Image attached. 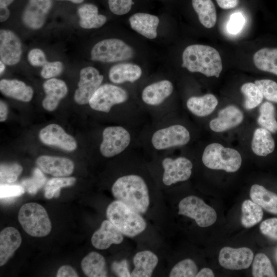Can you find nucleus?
Instances as JSON below:
<instances>
[{
  "label": "nucleus",
  "instance_id": "nucleus-1",
  "mask_svg": "<svg viewBox=\"0 0 277 277\" xmlns=\"http://www.w3.org/2000/svg\"><path fill=\"white\" fill-rule=\"evenodd\" d=\"M111 192L116 200L141 214L148 210L150 203L148 186L138 174H128L118 177L113 184Z\"/></svg>",
  "mask_w": 277,
  "mask_h": 277
},
{
  "label": "nucleus",
  "instance_id": "nucleus-2",
  "mask_svg": "<svg viewBox=\"0 0 277 277\" xmlns=\"http://www.w3.org/2000/svg\"><path fill=\"white\" fill-rule=\"evenodd\" d=\"M182 61V67L207 77H219L223 69L219 52L207 45L194 44L187 47L183 52Z\"/></svg>",
  "mask_w": 277,
  "mask_h": 277
},
{
  "label": "nucleus",
  "instance_id": "nucleus-3",
  "mask_svg": "<svg viewBox=\"0 0 277 277\" xmlns=\"http://www.w3.org/2000/svg\"><path fill=\"white\" fill-rule=\"evenodd\" d=\"M106 213L108 220L127 237H135L147 227V223L141 214L117 200L108 206Z\"/></svg>",
  "mask_w": 277,
  "mask_h": 277
},
{
  "label": "nucleus",
  "instance_id": "nucleus-4",
  "mask_svg": "<svg viewBox=\"0 0 277 277\" xmlns=\"http://www.w3.org/2000/svg\"><path fill=\"white\" fill-rule=\"evenodd\" d=\"M202 160L207 168L235 172L241 167L242 156L233 148L225 147L221 144L213 143L207 145L203 153Z\"/></svg>",
  "mask_w": 277,
  "mask_h": 277
},
{
  "label": "nucleus",
  "instance_id": "nucleus-5",
  "mask_svg": "<svg viewBox=\"0 0 277 277\" xmlns=\"http://www.w3.org/2000/svg\"><path fill=\"white\" fill-rule=\"evenodd\" d=\"M18 221L25 231L34 237H44L51 230V224L46 209L36 203L23 205L18 214Z\"/></svg>",
  "mask_w": 277,
  "mask_h": 277
},
{
  "label": "nucleus",
  "instance_id": "nucleus-6",
  "mask_svg": "<svg viewBox=\"0 0 277 277\" xmlns=\"http://www.w3.org/2000/svg\"><path fill=\"white\" fill-rule=\"evenodd\" d=\"M134 54L133 49L123 41L108 38L97 43L93 47L91 58L93 61L114 63L130 59Z\"/></svg>",
  "mask_w": 277,
  "mask_h": 277
},
{
  "label": "nucleus",
  "instance_id": "nucleus-7",
  "mask_svg": "<svg viewBox=\"0 0 277 277\" xmlns=\"http://www.w3.org/2000/svg\"><path fill=\"white\" fill-rule=\"evenodd\" d=\"M178 214L193 219L201 227H207L216 221L215 210L202 199L195 195L183 198L178 205Z\"/></svg>",
  "mask_w": 277,
  "mask_h": 277
},
{
  "label": "nucleus",
  "instance_id": "nucleus-8",
  "mask_svg": "<svg viewBox=\"0 0 277 277\" xmlns=\"http://www.w3.org/2000/svg\"><path fill=\"white\" fill-rule=\"evenodd\" d=\"M190 140V134L184 126L174 124L160 128L152 134L151 143L157 150L184 146Z\"/></svg>",
  "mask_w": 277,
  "mask_h": 277
},
{
  "label": "nucleus",
  "instance_id": "nucleus-9",
  "mask_svg": "<svg viewBox=\"0 0 277 277\" xmlns=\"http://www.w3.org/2000/svg\"><path fill=\"white\" fill-rule=\"evenodd\" d=\"M128 97L127 92L123 88L106 84L101 85L95 92L89 105L95 111L108 113L113 106L126 102Z\"/></svg>",
  "mask_w": 277,
  "mask_h": 277
},
{
  "label": "nucleus",
  "instance_id": "nucleus-10",
  "mask_svg": "<svg viewBox=\"0 0 277 277\" xmlns=\"http://www.w3.org/2000/svg\"><path fill=\"white\" fill-rule=\"evenodd\" d=\"M100 150L103 156L111 157L123 152L131 142L130 132L120 126H109L103 131Z\"/></svg>",
  "mask_w": 277,
  "mask_h": 277
},
{
  "label": "nucleus",
  "instance_id": "nucleus-11",
  "mask_svg": "<svg viewBox=\"0 0 277 277\" xmlns=\"http://www.w3.org/2000/svg\"><path fill=\"white\" fill-rule=\"evenodd\" d=\"M163 168L162 181L166 186L188 180L191 175L193 165L190 160L184 156L175 159L165 157L162 163Z\"/></svg>",
  "mask_w": 277,
  "mask_h": 277
},
{
  "label": "nucleus",
  "instance_id": "nucleus-12",
  "mask_svg": "<svg viewBox=\"0 0 277 277\" xmlns=\"http://www.w3.org/2000/svg\"><path fill=\"white\" fill-rule=\"evenodd\" d=\"M104 76L93 67L82 69L80 72L78 88L75 90L74 99L79 105L89 103L91 97L101 86Z\"/></svg>",
  "mask_w": 277,
  "mask_h": 277
},
{
  "label": "nucleus",
  "instance_id": "nucleus-13",
  "mask_svg": "<svg viewBox=\"0 0 277 277\" xmlns=\"http://www.w3.org/2000/svg\"><path fill=\"white\" fill-rule=\"evenodd\" d=\"M253 258V253L249 248L243 247L233 248L226 246L221 249L219 262L224 268L240 270L249 268Z\"/></svg>",
  "mask_w": 277,
  "mask_h": 277
},
{
  "label": "nucleus",
  "instance_id": "nucleus-14",
  "mask_svg": "<svg viewBox=\"0 0 277 277\" xmlns=\"http://www.w3.org/2000/svg\"><path fill=\"white\" fill-rule=\"evenodd\" d=\"M52 5V0H29L22 15L24 25L33 30L41 28Z\"/></svg>",
  "mask_w": 277,
  "mask_h": 277
},
{
  "label": "nucleus",
  "instance_id": "nucleus-15",
  "mask_svg": "<svg viewBox=\"0 0 277 277\" xmlns=\"http://www.w3.org/2000/svg\"><path fill=\"white\" fill-rule=\"evenodd\" d=\"M38 136L43 144L55 146L67 151H74L77 147L74 138L56 124H49L42 129Z\"/></svg>",
  "mask_w": 277,
  "mask_h": 277
},
{
  "label": "nucleus",
  "instance_id": "nucleus-16",
  "mask_svg": "<svg viewBox=\"0 0 277 277\" xmlns=\"http://www.w3.org/2000/svg\"><path fill=\"white\" fill-rule=\"evenodd\" d=\"M22 53V43L13 31L1 29L0 31V58L6 65L17 64Z\"/></svg>",
  "mask_w": 277,
  "mask_h": 277
},
{
  "label": "nucleus",
  "instance_id": "nucleus-17",
  "mask_svg": "<svg viewBox=\"0 0 277 277\" xmlns=\"http://www.w3.org/2000/svg\"><path fill=\"white\" fill-rule=\"evenodd\" d=\"M244 120L243 112L235 105H228L218 112L216 117L209 122L210 129L215 132H222L235 128Z\"/></svg>",
  "mask_w": 277,
  "mask_h": 277
},
{
  "label": "nucleus",
  "instance_id": "nucleus-18",
  "mask_svg": "<svg viewBox=\"0 0 277 277\" xmlns=\"http://www.w3.org/2000/svg\"><path fill=\"white\" fill-rule=\"evenodd\" d=\"M39 168L44 172L55 177H66L74 170V165L70 159L61 156L42 155L36 161Z\"/></svg>",
  "mask_w": 277,
  "mask_h": 277
},
{
  "label": "nucleus",
  "instance_id": "nucleus-19",
  "mask_svg": "<svg viewBox=\"0 0 277 277\" xmlns=\"http://www.w3.org/2000/svg\"><path fill=\"white\" fill-rule=\"evenodd\" d=\"M123 240V233L108 220L103 221L91 237L92 245L100 250L106 249L112 244H121Z\"/></svg>",
  "mask_w": 277,
  "mask_h": 277
},
{
  "label": "nucleus",
  "instance_id": "nucleus-20",
  "mask_svg": "<svg viewBox=\"0 0 277 277\" xmlns=\"http://www.w3.org/2000/svg\"><path fill=\"white\" fill-rule=\"evenodd\" d=\"M46 97L43 100V108L52 111L57 108L60 101L64 98L68 93V88L62 80L51 78L46 81L43 85Z\"/></svg>",
  "mask_w": 277,
  "mask_h": 277
},
{
  "label": "nucleus",
  "instance_id": "nucleus-21",
  "mask_svg": "<svg viewBox=\"0 0 277 277\" xmlns=\"http://www.w3.org/2000/svg\"><path fill=\"white\" fill-rule=\"evenodd\" d=\"M172 83L164 80L147 86L142 91V99L144 103L150 106H158L163 103L172 93Z\"/></svg>",
  "mask_w": 277,
  "mask_h": 277
},
{
  "label": "nucleus",
  "instance_id": "nucleus-22",
  "mask_svg": "<svg viewBox=\"0 0 277 277\" xmlns=\"http://www.w3.org/2000/svg\"><path fill=\"white\" fill-rule=\"evenodd\" d=\"M22 237L18 231L8 227L0 233V266L5 265L19 247Z\"/></svg>",
  "mask_w": 277,
  "mask_h": 277
},
{
  "label": "nucleus",
  "instance_id": "nucleus-23",
  "mask_svg": "<svg viewBox=\"0 0 277 277\" xmlns=\"http://www.w3.org/2000/svg\"><path fill=\"white\" fill-rule=\"evenodd\" d=\"M131 28L149 39L157 36V28L160 20L157 16L145 13H136L129 18Z\"/></svg>",
  "mask_w": 277,
  "mask_h": 277
},
{
  "label": "nucleus",
  "instance_id": "nucleus-24",
  "mask_svg": "<svg viewBox=\"0 0 277 277\" xmlns=\"http://www.w3.org/2000/svg\"><path fill=\"white\" fill-rule=\"evenodd\" d=\"M134 269L131 277H150L159 263L157 256L151 251L145 250L137 252L133 259Z\"/></svg>",
  "mask_w": 277,
  "mask_h": 277
},
{
  "label": "nucleus",
  "instance_id": "nucleus-25",
  "mask_svg": "<svg viewBox=\"0 0 277 277\" xmlns=\"http://www.w3.org/2000/svg\"><path fill=\"white\" fill-rule=\"evenodd\" d=\"M141 67L134 64L124 63L113 65L110 69L108 77L114 84H120L125 82L134 83L142 76Z\"/></svg>",
  "mask_w": 277,
  "mask_h": 277
},
{
  "label": "nucleus",
  "instance_id": "nucleus-26",
  "mask_svg": "<svg viewBox=\"0 0 277 277\" xmlns=\"http://www.w3.org/2000/svg\"><path fill=\"white\" fill-rule=\"evenodd\" d=\"M0 91L7 97L24 102L30 101L33 95V90L30 86L17 80H1Z\"/></svg>",
  "mask_w": 277,
  "mask_h": 277
},
{
  "label": "nucleus",
  "instance_id": "nucleus-27",
  "mask_svg": "<svg viewBox=\"0 0 277 277\" xmlns=\"http://www.w3.org/2000/svg\"><path fill=\"white\" fill-rule=\"evenodd\" d=\"M251 200L267 212L277 215V194L264 186L253 184L250 189Z\"/></svg>",
  "mask_w": 277,
  "mask_h": 277
},
{
  "label": "nucleus",
  "instance_id": "nucleus-28",
  "mask_svg": "<svg viewBox=\"0 0 277 277\" xmlns=\"http://www.w3.org/2000/svg\"><path fill=\"white\" fill-rule=\"evenodd\" d=\"M218 104L216 97L212 94L200 96H191L186 103L188 110L198 117H205L210 114Z\"/></svg>",
  "mask_w": 277,
  "mask_h": 277
},
{
  "label": "nucleus",
  "instance_id": "nucleus-29",
  "mask_svg": "<svg viewBox=\"0 0 277 277\" xmlns=\"http://www.w3.org/2000/svg\"><path fill=\"white\" fill-rule=\"evenodd\" d=\"M77 13L80 17V25L84 29L100 28L107 21L106 16L99 14L98 8L93 4L82 5L78 8Z\"/></svg>",
  "mask_w": 277,
  "mask_h": 277
},
{
  "label": "nucleus",
  "instance_id": "nucleus-30",
  "mask_svg": "<svg viewBox=\"0 0 277 277\" xmlns=\"http://www.w3.org/2000/svg\"><path fill=\"white\" fill-rule=\"evenodd\" d=\"M275 148V142L269 131L261 127L256 128L253 134L251 149L256 155L266 156Z\"/></svg>",
  "mask_w": 277,
  "mask_h": 277
},
{
  "label": "nucleus",
  "instance_id": "nucleus-31",
  "mask_svg": "<svg viewBox=\"0 0 277 277\" xmlns=\"http://www.w3.org/2000/svg\"><path fill=\"white\" fill-rule=\"evenodd\" d=\"M81 268L85 274L89 277L108 276L105 259L95 251L90 252L82 260Z\"/></svg>",
  "mask_w": 277,
  "mask_h": 277
},
{
  "label": "nucleus",
  "instance_id": "nucleus-32",
  "mask_svg": "<svg viewBox=\"0 0 277 277\" xmlns=\"http://www.w3.org/2000/svg\"><path fill=\"white\" fill-rule=\"evenodd\" d=\"M253 61L259 70L277 75V48L260 49L254 54Z\"/></svg>",
  "mask_w": 277,
  "mask_h": 277
},
{
  "label": "nucleus",
  "instance_id": "nucleus-33",
  "mask_svg": "<svg viewBox=\"0 0 277 277\" xmlns=\"http://www.w3.org/2000/svg\"><path fill=\"white\" fill-rule=\"evenodd\" d=\"M192 5L202 25L207 28L214 26L216 22V12L211 0H192Z\"/></svg>",
  "mask_w": 277,
  "mask_h": 277
},
{
  "label": "nucleus",
  "instance_id": "nucleus-34",
  "mask_svg": "<svg viewBox=\"0 0 277 277\" xmlns=\"http://www.w3.org/2000/svg\"><path fill=\"white\" fill-rule=\"evenodd\" d=\"M241 210V222L245 228H249L255 226L263 219V209L252 200H245L242 203Z\"/></svg>",
  "mask_w": 277,
  "mask_h": 277
},
{
  "label": "nucleus",
  "instance_id": "nucleus-35",
  "mask_svg": "<svg viewBox=\"0 0 277 277\" xmlns=\"http://www.w3.org/2000/svg\"><path fill=\"white\" fill-rule=\"evenodd\" d=\"M258 123L270 132H277V121L275 119V109L273 105L269 102L263 103L259 108Z\"/></svg>",
  "mask_w": 277,
  "mask_h": 277
},
{
  "label": "nucleus",
  "instance_id": "nucleus-36",
  "mask_svg": "<svg viewBox=\"0 0 277 277\" xmlns=\"http://www.w3.org/2000/svg\"><path fill=\"white\" fill-rule=\"evenodd\" d=\"M252 263V274L253 276H276L270 259L264 253H258L253 258Z\"/></svg>",
  "mask_w": 277,
  "mask_h": 277
},
{
  "label": "nucleus",
  "instance_id": "nucleus-37",
  "mask_svg": "<svg viewBox=\"0 0 277 277\" xmlns=\"http://www.w3.org/2000/svg\"><path fill=\"white\" fill-rule=\"evenodd\" d=\"M241 91L245 96L244 107L247 110H251L259 106L262 102V93L255 84L251 82L244 84Z\"/></svg>",
  "mask_w": 277,
  "mask_h": 277
},
{
  "label": "nucleus",
  "instance_id": "nucleus-38",
  "mask_svg": "<svg viewBox=\"0 0 277 277\" xmlns=\"http://www.w3.org/2000/svg\"><path fill=\"white\" fill-rule=\"evenodd\" d=\"M76 182L74 177H55L50 179L45 187V196L48 199L57 197L63 187L71 186Z\"/></svg>",
  "mask_w": 277,
  "mask_h": 277
},
{
  "label": "nucleus",
  "instance_id": "nucleus-39",
  "mask_svg": "<svg viewBox=\"0 0 277 277\" xmlns=\"http://www.w3.org/2000/svg\"><path fill=\"white\" fill-rule=\"evenodd\" d=\"M196 263L190 259H184L177 263L171 269L170 277H196L198 272Z\"/></svg>",
  "mask_w": 277,
  "mask_h": 277
},
{
  "label": "nucleus",
  "instance_id": "nucleus-40",
  "mask_svg": "<svg viewBox=\"0 0 277 277\" xmlns=\"http://www.w3.org/2000/svg\"><path fill=\"white\" fill-rule=\"evenodd\" d=\"M22 171L23 167L17 163L1 164L0 167L1 184L15 182Z\"/></svg>",
  "mask_w": 277,
  "mask_h": 277
},
{
  "label": "nucleus",
  "instance_id": "nucleus-41",
  "mask_svg": "<svg viewBox=\"0 0 277 277\" xmlns=\"http://www.w3.org/2000/svg\"><path fill=\"white\" fill-rule=\"evenodd\" d=\"M46 181V178L42 170L35 168L32 177L22 180V186L29 193L34 194L43 186Z\"/></svg>",
  "mask_w": 277,
  "mask_h": 277
},
{
  "label": "nucleus",
  "instance_id": "nucleus-42",
  "mask_svg": "<svg viewBox=\"0 0 277 277\" xmlns=\"http://www.w3.org/2000/svg\"><path fill=\"white\" fill-rule=\"evenodd\" d=\"M254 83L260 89L263 97L277 103V83L271 80H256Z\"/></svg>",
  "mask_w": 277,
  "mask_h": 277
},
{
  "label": "nucleus",
  "instance_id": "nucleus-43",
  "mask_svg": "<svg viewBox=\"0 0 277 277\" xmlns=\"http://www.w3.org/2000/svg\"><path fill=\"white\" fill-rule=\"evenodd\" d=\"M110 11L116 15H124L130 11L134 4L132 0H108Z\"/></svg>",
  "mask_w": 277,
  "mask_h": 277
},
{
  "label": "nucleus",
  "instance_id": "nucleus-44",
  "mask_svg": "<svg viewBox=\"0 0 277 277\" xmlns=\"http://www.w3.org/2000/svg\"><path fill=\"white\" fill-rule=\"evenodd\" d=\"M25 193L24 188L18 185L1 184L0 197L1 200L10 199L21 196Z\"/></svg>",
  "mask_w": 277,
  "mask_h": 277
},
{
  "label": "nucleus",
  "instance_id": "nucleus-45",
  "mask_svg": "<svg viewBox=\"0 0 277 277\" xmlns=\"http://www.w3.org/2000/svg\"><path fill=\"white\" fill-rule=\"evenodd\" d=\"M63 69L64 66L61 62H48L43 66L41 75L44 78H51L61 74Z\"/></svg>",
  "mask_w": 277,
  "mask_h": 277
},
{
  "label": "nucleus",
  "instance_id": "nucleus-46",
  "mask_svg": "<svg viewBox=\"0 0 277 277\" xmlns=\"http://www.w3.org/2000/svg\"><path fill=\"white\" fill-rule=\"evenodd\" d=\"M260 230L264 235L277 241V218H270L263 221L260 225Z\"/></svg>",
  "mask_w": 277,
  "mask_h": 277
},
{
  "label": "nucleus",
  "instance_id": "nucleus-47",
  "mask_svg": "<svg viewBox=\"0 0 277 277\" xmlns=\"http://www.w3.org/2000/svg\"><path fill=\"white\" fill-rule=\"evenodd\" d=\"M245 22V18L242 13L238 12L232 14L227 24L228 31L231 34L238 33L242 29Z\"/></svg>",
  "mask_w": 277,
  "mask_h": 277
},
{
  "label": "nucleus",
  "instance_id": "nucleus-48",
  "mask_svg": "<svg viewBox=\"0 0 277 277\" xmlns=\"http://www.w3.org/2000/svg\"><path fill=\"white\" fill-rule=\"evenodd\" d=\"M27 58L29 63L35 67H43L48 62L44 51L38 48L31 50Z\"/></svg>",
  "mask_w": 277,
  "mask_h": 277
},
{
  "label": "nucleus",
  "instance_id": "nucleus-49",
  "mask_svg": "<svg viewBox=\"0 0 277 277\" xmlns=\"http://www.w3.org/2000/svg\"><path fill=\"white\" fill-rule=\"evenodd\" d=\"M111 268L114 273L120 277L131 276V272L128 269L127 261L124 259L120 262H114L111 265Z\"/></svg>",
  "mask_w": 277,
  "mask_h": 277
},
{
  "label": "nucleus",
  "instance_id": "nucleus-50",
  "mask_svg": "<svg viewBox=\"0 0 277 277\" xmlns=\"http://www.w3.org/2000/svg\"><path fill=\"white\" fill-rule=\"evenodd\" d=\"M78 276L75 270L68 265L61 267L56 273L57 277H77Z\"/></svg>",
  "mask_w": 277,
  "mask_h": 277
},
{
  "label": "nucleus",
  "instance_id": "nucleus-51",
  "mask_svg": "<svg viewBox=\"0 0 277 277\" xmlns=\"http://www.w3.org/2000/svg\"><path fill=\"white\" fill-rule=\"evenodd\" d=\"M217 4L222 9H229L235 7L239 3L238 0H215Z\"/></svg>",
  "mask_w": 277,
  "mask_h": 277
},
{
  "label": "nucleus",
  "instance_id": "nucleus-52",
  "mask_svg": "<svg viewBox=\"0 0 277 277\" xmlns=\"http://www.w3.org/2000/svg\"><path fill=\"white\" fill-rule=\"evenodd\" d=\"M8 108L6 104L3 101L0 102V121H5L7 117Z\"/></svg>",
  "mask_w": 277,
  "mask_h": 277
},
{
  "label": "nucleus",
  "instance_id": "nucleus-53",
  "mask_svg": "<svg viewBox=\"0 0 277 277\" xmlns=\"http://www.w3.org/2000/svg\"><path fill=\"white\" fill-rule=\"evenodd\" d=\"M213 271L207 267H204L198 271L196 277H214Z\"/></svg>",
  "mask_w": 277,
  "mask_h": 277
},
{
  "label": "nucleus",
  "instance_id": "nucleus-54",
  "mask_svg": "<svg viewBox=\"0 0 277 277\" xmlns=\"http://www.w3.org/2000/svg\"><path fill=\"white\" fill-rule=\"evenodd\" d=\"M10 16V11L8 7H0V22L7 20Z\"/></svg>",
  "mask_w": 277,
  "mask_h": 277
},
{
  "label": "nucleus",
  "instance_id": "nucleus-55",
  "mask_svg": "<svg viewBox=\"0 0 277 277\" xmlns=\"http://www.w3.org/2000/svg\"><path fill=\"white\" fill-rule=\"evenodd\" d=\"M14 0H0V7H8L11 4Z\"/></svg>",
  "mask_w": 277,
  "mask_h": 277
},
{
  "label": "nucleus",
  "instance_id": "nucleus-56",
  "mask_svg": "<svg viewBox=\"0 0 277 277\" xmlns=\"http://www.w3.org/2000/svg\"><path fill=\"white\" fill-rule=\"evenodd\" d=\"M5 64L1 61L0 62V73L2 74L5 69Z\"/></svg>",
  "mask_w": 277,
  "mask_h": 277
},
{
  "label": "nucleus",
  "instance_id": "nucleus-57",
  "mask_svg": "<svg viewBox=\"0 0 277 277\" xmlns=\"http://www.w3.org/2000/svg\"><path fill=\"white\" fill-rule=\"evenodd\" d=\"M58 1H67L70 2L74 4H81L84 2V0H58Z\"/></svg>",
  "mask_w": 277,
  "mask_h": 277
}]
</instances>
